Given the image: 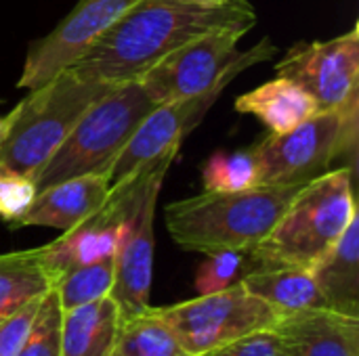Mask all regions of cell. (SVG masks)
<instances>
[{
	"label": "cell",
	"mask_w": 359,
	"mask_h": 356,
	"mask_svg": "<svg viewBox=\"0 0 359 356\" xmlns=\"http://www.w3.org/2000/svg\"><path fill=\"white\" fill-rule=\"evenodd\" d=\"M257 13L248 0L202 6L181 0H139L74 65L80 78L116 86L139 80L185 42L219 31H250Z\"/></svg>",
	"instance_id": "cell-1"
},
{
	"label": "cell",
	"mask_w": 359,
	"mask_h": 356,
	"mask_svg": "<svg viewBox=\"0 0 359 356\" xmlns=\"http://www.w3.org/2000/svg\"><path fill=\"white\" fill-rule=\"evenodd\" d=\"M301 187L261 185L236 193L202 191L166 206V231L179 248L196 254L250 250L271 233Z\"/></svg>",
	"instance_id": "cell-2"
},
{
	"label": "cell",
	"mask_w": 359,
	"mask_h": 356,
	"mask_svg": "<svg viewBox=\"0 0 359 356\" xmlns=\"http://www.w3.org/2000/svg\"><path fill=\"white\" fill-rule=\"evenodd\" d=\"M353 174L349 166L332 168L297 191L271 233L250 248L261 269H311L341 239L358 216Z\"/></svg>",
	"instance_id": "cell-3"
},
{
	"label": "cell",
	"mask_w": 359,
	"mask_h": 356,
	"mask_svg": "<svg viewBox=\"0 0 359 356\" xmlns=\"http://www.w3.org/2000/svg\"><path fill=\"white\" fill-rule=\"evenodd\" d=\"M107 88L111 86L80 78L72 67L32 88L6 115V130L0 141V168L36 180L80 115Z\"/></svg>",
	"instance_id": "cell-4"
},
{
	"label": "cell",
	"mask_w": 359,
	"mask_h": 356,
	"mask_svg": "<svg viewBox=\"0 0 359 356\" xmlns=\"http://www.w3.org/2000/svg\"><path fill=\"white\" fill-rule=\"evenodd\" d=\"M154 105L137 80L107 88L80 115L67 138L40 170L34 180L36 189L80 174L107 172Z\"/></svg>",
	"instance_id": "cell-5"
},
{
	"label": "cell",
	"mask_w": 359,
	"mask_h": 356,
	"mask_svg": "<svg viewBox=\"0 0 359 356\" xmlns=\"http://www.w3.org/2000/svg\"><path fill=\"white\" fill-rule=\"evenodd\" d=\"M359 99L343 109L320 111L284 134H269L252 149L263 187L305 185L341 157L355 168L359 136Z\"/></svg>",
	"instance_id": "cell-6"
},
{
	"label": "cell",
	"mask_w": 359,
	"mask_h": 356,
	"mask_svg": "<svg viewBox=\"0 0 359 356\" xmlns=\"http://www.w3.org/2000/svg\"><path fill=\"white\" fill-rule=\"evenodd\" d=\"M244 34L248 31L219 29L198 36L151 65L137 82L156 105L204 94L219 82L236 80L255 63L276 55L278 48L269 38L240 50L238 44Z\"/></svg>",
	"instance_id": "cell-7"
},
{
	"label": "cell",
	"mask_w": 359,
	"mask_h": 356,
	"mask_svg": "<svg viewBox=\"0 0 359 356\" xmlns=\"http://www.w3.org/2000/svg\"><path fill=\"white\" fill-rule=\"evenodd\" d=\"M156 313L172 329L183 348L196 356L208 355L248 334L271 329L280 319L269 304L252 296L242 283L156 308Z\"/></svg>",
	"instance_id": "cell-8"
},
{
	"label": "cell",
	"mask_w": 359,
	"mask_h": 356,
	"mask_svg": "<svg viewBox=\"0 0 359 356\" xmlns=\"http://www.w3.org/2000/svg\"><path fill=\"white\" fill-rule=\"evenodd\" d=\"M276 71L303 86L320 111L343 109L359 99L358 25L332 40L303 42L290 48Z\"/></svg>",
	"instance_id": "cell-9"
},
{
	"label": "cell",
	"mask_w": 359,
	"mask_h": 356,
	"mask_svg": "<svg viewBox=\"0 0 359 356\" xmlns=\"http://www.w3.org/2000/svg\"><path fill=\"white\" fill-rule=\"evenodd\" d=\"M139 0H78L57 27L36 40L25 57L17 86L38 88L74 65Z\"/></svg>",
	"instance_id": "cell-10"
},
{
	"label": "cell",
	"mask_w": 359,
	"mask_h": 356,
	"mask_svg": "<svg viewBox=\"0 0 359 356\" xmlns=\"http://www.w3.org/2000/svg\"><path fill=\"white\" fill-rule=\"evenodd\" d=\"M229 84L231 80H223L204 94L154 105L111 162L107 170L109 187L124 180L141 166L158 159L166 151L179 149L187 132L200 124V120Z\"/></svg>",
	"instance_id": "cell-11"
},
{
	"label": "cell",
	"mask_w": 359,
	"mask_h": 356,
	"mask_svg": "<svg viewBox=\"0 0 359 356\" xmlns=\"http://www.w3.org/2000/svg\"><path fill=\"white\" fill-rule=\"evenodd\" d=\"M109 197L107 172H90L59 180L36 191L29 210L15 225L19 227H50L69 231L88 218L97 216Z\"/></svg>",
	"instance_id": "cell-12"
},
{
	"label": "cell",
	"mask_w": 359,
	"mask_h": 356,
	"mask_svg": "<svg viewBox=\"0 0 359 356\" xmlns=\"http://www.w3.org/2000/svg\"><path fill=\"white\" fill-rule=\"evenodd\" d=\"M273 332L284 356H359V319L330 308L282 317Z\"/></svg>",
	"instance_id": "cell-13"
},
{
	"label": "cell",
	"mask_w": 359,
	"mask_h": 356,
	"mask_svg": "<svg viewBox=\"0 0 359 356\" xmlns=\"http://www.w3.org/2000/svg\"><path fill=\"white\" fill-rule=\"evenodd\" d=\"M122 231L124 216L103 206V210L97 216L65 231L57 241L42 245L44 264L53 279V285L72 269L114 256Z\"/></svg>",
	"instance_id": "cell-14"
},
{
	"label": "cell",
	"mask_w": 359,
	"mask_h": 356,
	"mask_svg": "<svg viewBox=\"0 0 359 356\" xmlns=\"http://www.w3.org/2000/svg\"><path fill=\"white\" fill-rule=\"evenodd\" d=\"M309 271L330 311L359 319V216Z\"/></svg>",
	"instance_id": "cell-15"
},
{
	"label": "cell",
	"mask_w": 359,
	"mask_h": 356,
	"mask_svg": "<svg viewBox=\"0 0 359 356\" xmlns=\"http://www.w3.org/2000/svg\"><path fill=\"white\" fill-rule=\"evenodd\" d=\"M236 109L240 113L257 115L271 130V134L290 132L292 128L320 113L313 97L303 86L284 76H278L276 80H269L238 97Z\"/></svg>",
	"instance_id": "cell-16"
},
{
	"label": "cell",
	"mask_w": 359,
	"mask_h": 356,
	"mask_svg": "<svg viewBox=\"0 0 359 356\" xmlns=\"http://www.w3.org/2000/svg\"><path fill=\"white\" fill-rule=\"evenodd\" d=\"M118 327L120 311L109 296L63 311L61 356H111Z\"/></svg>",
	"instance_id": "cell-17"
},
{
	"label": "cell",
	"mask_w": 359,
	"mask_h": 356,
	"mask_svg": "<svg viewBox=\"0 0 359 356\" xmlns=\"http://www.w3.org/2000/svg\"><path fill=\"white\" fill-rule=\"evenodd\" d=\"M242 285L282 319L303 311L328 308L309 269L299 266H271L259 269L242 279Z\"/></svg>",
	"instance_id": "cell-18"
},
{
	"label": "cell",
	"mask_w": 359,
	"mask_h": 356,
	"mask_svg": "<svg viewBox=\"0 0 359 356\" xmlns=\"http://www.w3.org/2000/svg\"><path fill=\"white\" fill-rule=\"evenodd\" d=\"M50 290L42 248L0 254V321Z\"/></svg>",
	"instance_id": "cell-19"
},
{
	"label": "cell",
	"mask_w": 359,
	"mask_h": 356,
	"mask_svg": "<svg viewBox=\"0 0 359 356\" xmlns=\"http://www.w3.org/2000/svg\"><path fill=\"white\" fill-rule=\"evenodd\" d=\"M114 356H196L187 353L156 308L120 321Z\"/></svg>",
	"instance_id": "cell-20"
},
{
	"label": "cell",
	"mask_w": 359,
	"mask_h": 356,
	"mask_svg": "<svg viewBox=\"0 0 359 356\" xmlns=\"http://www.w3.org/2000/svg\"><path fill=\"white\" fill-rule=\"evenodd\" d=\"M114 285V256L67 271L53 285L63 311L109 296Z\"/></svg>",
	"instance_id": "cell-21"
},
{
	"label": "cell",
	"mask_w": 359,
	"mask_h": 356,
	"mask_svg": "<svg viewBox=\"0 0 359 356\" xmlns=\"http://www.w3.org/2000/svg\"><path fill=\"white\" fill-rule=\"evenodd\" d=\"M261 172L252 149L215 153L202 168V187L208 193H236L261 187Z\"/></svg>",
	"instance_id": "cell-22"
},
{
	"label": "cell",
	"mask_w": 359,
	"mask_h": 356,
	"mask_svg": "<svg viewBox=\"0 0 359 356\" xmlns=\"http://www.w3.org/2000/svg\"><path fill=\"white\" fill-rule=\"evenodd\" d=\"M259 269L261 262L252 250H225L208 254L196 273V292L198 296H206L227 290L236 283H242L244 277Z\"/></svg>",
	"instance_id": "cell-23"
},
{
	"label": "cell",
	"mask_w": 359,
	"mask_h": 356,
	"mask_svg": "<svg viewBox=\"0 0 359 356\" xmlns=\"http://www.w3.org/2000/svg\"><path fill=\"white\" fill-rule=\"evenodd\" d=\"M61 317L63 308L55 290H50L44 294L32 329L17 356H61Z\"/></svg>",
	"instance_id": "cell-24"
},
{
	"label": "cell",
	"mask_w": 359,
	"mask_h": 356,
	"mask_svg": "<svg viewBox=\"0 0 359 356\" xmlns=\"http://www.w3.org/2000/svg\"><path fill=\"white\" fill-rule=\"evenodd\" d=\"M36 183L19 172L0 168V218L15 229L36 197Z\"/></svg>",
	"instance_id": "cell-25"
},
{
	"label": "cell",
	"mask_w": 359,
	"mask_h": 356,
	"mask_svg": "<svg viewBox=\"0 0 359 356\" xmlns=\"http://www.w3.org/2000/svg\"><path fill=\"white\" fill-rule=\"evenodd\" d=\"M42 298L44 296L29 300L27 304L17 308L13 315H8L4 321H0V356H17L32 329V323H34V317L38 313Z\"/></svg>",
	"instance_id": "cell-26"
},
{
	"label": "cell",
	"mask_w": 359,
	"mask_h": 356,
	"mask_svg": "<svg viewBox=\"0 0 359 356\" xmlns=\"http://www.w3.org/2000/svg\"><path fill=\"white\" fill-rule=\"evenodd\" d=\"M204 356H284L280 336L271 329H261L233 340Z\"/></svg>",
	"instance_id": "cell-27"
},
{
	"label": "cell",
	"mask_w": 359,
	"mask_h": 356,
	"mask_svg": "<svg viewBox=\"0 0 359 356\" xmlns=\"http://www.w3.org/2000/svg\"><path fill=\"white\" fill-rule=\"evenodd\" d=\"M181 2H189V4H202V6H225V4L240 2V0H181Z\"/></svg>",
	"instance_id": "cell-28"
},
{
	"label": "cell",
	"mask_w": 359,
	"mask_h": 356,
	"mask_svg": "<svg viewBox=\"0 0 359 356\" xmlns=\"http://www.w3.org/2000/svg\"><path fill=\"white\" fill-rule=\"evenodd\" d=\"M4 130H6V118H0V141L4 136Z\"/></svg>",
	"instance_id": "cell-29"
},
{
	"label": "cell",
	"mask_w": 359,
	"mask_h": 356,
	"mask_svg": "<svg viewBox=\"0 0 359 356\" xmlns=\"http://www.w3.org/2000/svg\"><path fill=\"white\" fill-rule=\"evenodd\" d=\"M111 356H114V355H111Z\"/></svg>",
	"instance_id": "cell-30"
}]
</instances>
